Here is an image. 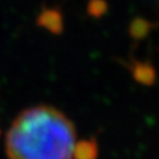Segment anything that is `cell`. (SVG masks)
<instances>
[{
  "label": "cell",
  "mask_w": 159,
  "mask_h": 159,
  "mask_svg": "<svg viewBox=\"0 0 159 159\" xmlns=\"http://www.w3.org/2000/svg\"><path fill=\"white\" fill-rule=\"evenodd\" d=\"M77 146L74 123L51 105L24 109L4 139L8 159H76Z\"/></svg>",
  "instance_id": "cell-1"
}]
</instances>
